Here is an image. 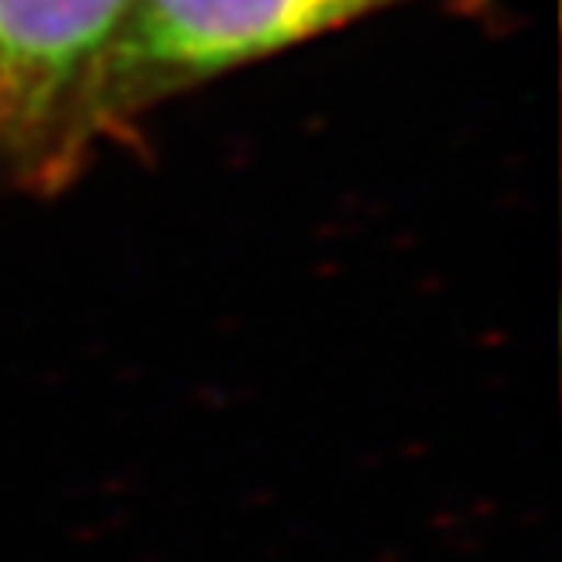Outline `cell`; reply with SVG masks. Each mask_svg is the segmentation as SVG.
Returning a JSON list of instances; mask_svg holds the SVG:
<instances>
[{"mask_svg": "<svg viewBox=\"0 0 562 562\" xmlns=\"http://www.w3.org/2000/svg\"><path fill=\"white\" fill-rule=\"evenodd\" d=\"M402 4L460 19L493 11V0H128L95 92V146L136 139L168 99Z\"/></svg>", "mask_w": 562, "mask_h": 562, "instance_id": "obj_1", "label": "cell"}, {"mask_svg": "<svg viewBox=\"0 0 562 562\" xmlns=\"http://www.w3.org/2000/svg\"><path fill=\"white\" fill-rule=\"evenodd\" d=\"M128 0H0V176L63 194L95 157V92Z\"/></svg>", "mask_w": 562, "mask_h": 562, "instance_id": "obj_2", "label": "cell"}]
</instances>
